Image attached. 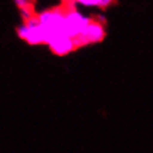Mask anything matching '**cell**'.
I'll use <instances>...</instances> for the list:
<instances>
[{
	"label": "cell",
	"mask_w": 153,
	"mask_h": 153,
	"mask_svg": "<svg viewBox=\"0 0 153 153\" xmlns=\"http://www.w3.org/2000/svg\"><path fill=\"white\" fill-rule=\"evenodd\" d=\"M17 34L21 39L26 40L29 44H44V33L43 29L40 27V24L38 21L36 16H33L27 21H25L17 29Z\"/></svg>",
	"instance_id": "cell-1"
},
{
	"label": "cell",
	"mask_w": 153,
	"mask_h": 153,
	"mask_svg": "<svg viewBox=\"0 0 153 153\" xmlns=\"http://www.w3.org/2000/svg\"><path fill=\"white\" fill-rule=\"evenodd\" d=\"M91 21H92V18L83 16V14L79 13L76 9L65 10L64 35L65 36H70V38L78 36L79 33H81Z\"/></svg>",
	"instance_id": "cell-2"
},
{
	"label": "cell",
	"mask_w": 153,
	"mask_h": 153,
	"mask_svg": "<svg viewBox=\"0 0 153 153\" xmlns=\"http://www.w3.org/2000/svg\"><path fill=\"white\" fill-rule=\"evenodd\" d=\"M105 38V27L104 25L100 24L97 21H91L85 29L79 33L78 36L74 38L76 48L83 47L86 44H91V43H99L102 42Z\"/></svg>",
	"instance_id": "cell-3"
},
{
	"label": "cell",
	"mask_w": 153,
	"mask_h": 153,
	"mask_svg": "<svg viewBox=\"0 0 153 153\" xmlns=\"http://www.w3.org/2000/svg\"><path fill=\"white\" fill-rule=\"evenodd\" d=\"M48 47L51 48V51L57 56H65L68 53H70L71 51L76 49V44L74 38L70 36H60L55 39L53 42L48 44Z\"/></svg>",
	"instance_id": "cell-4"
},
{
	"label": "cell",
	"mask_w": 153,
	"mask_h": 153,
	"mask_svg": "<svg viewBox=\"0 0 153 153\" xmlns=\"http://www.w3.org/2000/svg\"><path fill=\"white\" fill-rule=\"evenodd\" d=\"M75 4L83 7H96V8L105 9L114 3V0H74Z\"/></svg>",
	"instance_id": "cell-5"
},
{
	"label": "cell",
	"mask_w": 153,
	"mask_h": 153,
	"mask_svg": "<svg viewBox=\"0 0 153 153\" xmlns=\"http://www.w3.org/2000/svg\"><path fill=\"white\" fill-rule=\"evenodd\" d=\"M20 12H21V17H22V20H24V21H27L29 18H31L33 16H35V14H34L33 5L25 7V8H21Z\"/></svg>",
	"instance_id": "cell-6"
},
{
	"label": "cell",
	"mask_w": 153,
	"mask_h": 153,
	"mask_svg": "<svg viewBox=\"0 0 153 153\" xmlns=\"http://www.w3.org/2000/svg\"><path fill=\"white\" fill-rule=\"evenodd\" d=\"M14 4L21 9V8H25V7L31 5V0H14Z\"/></svg>",
	"instance_id": "cell-7"
},
{
	"label": "cell",
	"mask_w": 153,
	"mask_h": 153,
	"mask_svg": "<svg viewBox=\"0 0 153 153\" xmlns=\"http://www.w3.org/2000/svg\"><path fill=\"white\" fill-rule=\"evenodd\" d=\"M61 1H62V3H65V4H66V3H69V1H71V0H61Z\"/></svg>",
	"instance_id": "cell-8"
}]
</instances>
